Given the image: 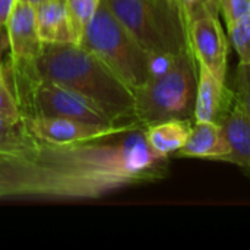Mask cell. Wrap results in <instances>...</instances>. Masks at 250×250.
Returning a JSON list of instances; mask_svg holds the SVG:
<instances>
[{
    "label": "cell",
    "instance_id": "603a6c76",
    "mask_svg": "<svg viewBox=\"0 0 250 250\" xmlns=\"http://www.w3.org/2000/svg\"><path fill=\"white\" fill-rule=\"evenodd\" d=\"M13 4H15V0H0V28H4Z\"/></svg>",
    "mask_w": 250,
    "mask_h": 250
},
{
    "label": "cell",
    "instance_id": "cb8c5ba5",
    "mask_svg": "<svg viewBox=\"0 0 250 250\" xmlns=\"http://www.w3.org/2000/svg\"><path fill=\"white\" fill-rule=\"evenodd\" d=\"M25 1H28V3H31L32 6H35V4H38V3H41L42 0H25Z\"/></svg>",
    "mask_w": 250,
    "mask_h": 250
},
{
    "label": "cell",
    "instance_id": "2e32d148",
    "mask_svg": "<svg viewBox=\"0 0 250 250\" xmlns=\"http://www.w3.org/2000/svg\"><path fill=\"white\" fill-rule=\"evenodd\" d=\"M37 144L38 141L28 133L23 119L18 123H12L0 117V154L25 151Z\"/></svg>",
    "mask_w": 250,
    "mask_h": 250
},
{
    "label": "cell",
    "instance_id": "4fadbf2b",
    "mask_svg": "<svg viewBox=\"0 0 250 250\" xmlns=\"http://www.w3.org/2000/svg\"><path fill=\"white\" fill-rule=\"evenodd\" d=\"M34 9L37 32L44 45L72 42L64 0H42Z\"/></svg>",
    "mask_w": 250,
    "mask_h": 250
},
{
    "label": "cell",
    "instance_id": "d6986e66",
    "mask_svg": "<svg viewBox=\"0 0 250 250\" xmlns=\"http://www.w3.org/2000/svg\"><path fill=\"white\" fill-rule=\"evenodd\" d=\"M234 94L237 100L245 105L246 111L250 116V64H240L237 66L234 75Z\"/></svg>",
    "mask_w": 250,
    "mask_h": 250
},
{
    "label": "cell",
    "instance_id": "30bf717a",
    "mask_svg": "<svg viewBox=\"0 0 250 250\" xmlns=\"http://www.w3.org/2000/svg\"><path fill=\"white\" fill-rule=\"evenodd\" d=\"M218 123L229 146L223 161L237 166L250 176V116L237 97Z\"/></svg>",
    "mask_w": 250,
    "mask_h": 250
},
{
    "label": "cell",
    "instance_id": "d4e9b609",
    "mask_svg": "<svg viewBox=\"0 0 250 250\" xmlns=\"http://www.w3.org/2000/svg\"><path fill=\"white\" fill-rule=\"evenodd\" d=\"M177 1H179V0H177ZM179 3H180V1H179Z\"/></svg>",
    "mask_w": 250,
    "mask_h": 250
},
{
    "label": "cell",
    "instance_id": "5b68a950",
    "mask_svg": "<svg viewBox=\"0 0 250 250\" xmlns=\"http://www.w3.org/2000/svg\"><path fill=\"white\" fill-rule=\"evenodd\" d=\"M79 45L101 60L132 91L146 83L154 73L151 56L103 0Z\"/></svg>",
    "mask_w": 250,
    "mask_h": 250
},
{
    "label": "cell",
    "instance_id": "ffe728a7",
    "mask_svg": "<svg viewBox=\"0 0 250 250\" xmlns=\"http://www.w3.org/2000/svg\"><path fill=\"white\" fill-rule=\"evenodd\" d=\"M218 9L226 23L250 13V0H218Z\"/></svg>",
    "mask_w": 250,
    "mask_h": 250
},
{
    "label": "cell",
    "instance_id": "52a82bcc",
    "mask_svg": "<svg viewBox=\"0 0 250 250\" xmlns=\"http://www.w3.org/2000/svg\"><path fill=\"white\" fill-rule=\"evenodd\" d=\"M23 105L28 108L25 116L67 117L95 125H117L85 98L47 81L38 79L31 86L23 97Z\"/></svg>",
    "mask_w": 250,
    "mask_h": 250
},
{
    "label": "cell",
    "instance_id": "44dd1931",
    "mask_svg": "<svg viewBox=\"0 0 250 250\" xmlns=\"http://www.w3.org/2000/svg\"><path fill=\"white\" fill-rule=\"evenodd\" d=\"M182 4V9L185 12L186 21L188 18L201 13V12H215L220 13L218 9V0H179Z\"/></svg>",
    "mask_w": 250,
    "mask_h": 250
},
{
    "label": "cell",
    "instance_id": "9c48e42d",
    "mask_svg": "<svg viewBox=\"0 0 250 250\" xmlns=\"http://www.w3.org/2000/svg\"><path fill=\"white\" fill-rule=\"evenodd\" d=\"M188 32L190 48L198 64L226 82L229 40L221 28L218 13L201 12L188 18Z\"/></svg>",
    "mask_w": 250,
    "mask_h": 250
},
{
    "label": "cell",
    "instance_id": "7a4b0ae2",
    "mask_svg": "<svg viewBox=\"0 0 250 250\" xmlns=\"http://www.w3.org/2000/svg\"><path fill=\"white\" fill-rule=\"evenodd\" d=\"M34 72L37 79L60 85L85 98L113 123L139 125L135 119L133 91L79 44L44 45Z\"/></svg>",
    "mask_w": 250,
    "mask_h": 250
},
{
    "label": "cell",
    "instance_id": "7c38bea8",
    "mask_svg": "<svg viewBox=\"0 0 250 250\" xmlns=\"http://www.w3.org/2000/svg\"><path fill=\"white\" fill-rule=\"evenodd\" d=\"M229 152L220 123L195 120L185 145L176 152L183 158H202L223 161Z\"/></svg>",
    "mask_w": 250,
    "mask_h": 250
},
{
    "label": "cell",
    "instance_id": "8992f818",
    "mask_svg": "<svg viewBox=\"0 0 250 250\" xmlns=\"http://www.w3.org/2000/svg\"><path fill=\"white\" fill-rule=\"evenodd\" d=\"M4 29L9 44L6 73L13 75L15 79L37 78L34 66L44 50V44L37 32L34 6L25 0H15Z\"/></svg>",
    "mask_w": 250,
    "mask_h": 250
},
{
    "label": "cell",
    "instance_id": "8fae6325",
    "mask_svg": "<svg viewBox=\"0 0 250 250\" xmlns=\"http://www.w3.org/2000/svg\"><path fill=\"white\" fill-rule=\"evenodd\" d=\"M234 100L236 94L227 86L226 82L215 78L204 66H199L195 120L218 123L221 117L229 111Z\"/></svg>",
    "mask_w": 250,
    "mask_h": 250
},
{
    "label": "cell",
    "instance_id": "e0dca14e",
    "mask_svg": "<svg viewBox=\"0 0 250 250\" xmlns=\"http://www.w3.org/2000/svg\"><path fill=\"white\" fill-rule=\"evenodd\" d=\"M229 38L236 50L240 64H250V13L226 23Z\"/></svg>",
    "mask_w": 250,
    "mask_h": 250
},
{
    "label": "cell",
    "instance_id": "5bb4252c",
    "mask_svg": "<svg viewBox=\"0 0 250 250\" xmlns=\"http://www.w3.org/2000/svg\"><path fill=\"white\" fill-rule=\"evenodd\" d=\"M192 125L193 122L186 120H167L149 125L144 127V132L148 144L155 152L170 157L185 145Z\"/></svg>",
    "mask_w": 250,
    "mask_h": 250
},
{
    "label": "cell",
    "instance_id": "7402d4cb",
    "mask_svg": "<svg viewBox=\"0 0 250 250\" xmlns=\"http://www.w3.org/2000/svg\"><path fill=\"white\" fill-rule=\"evenodd\" d=\"M9 44H7V35H6V29L0 28V79L6 81V64L3 62V53L7 51Z\"/></svg>",
    "mask_w": 250,
    "mask_h": 250
},
{
    "label": "cell",
    "instance_id": "3957f363",
    "mask_svg": "<svg viewBox=\"0 0 250 250\" xmlns=\"http://www.w3.org/2000/svg\"><path fill=\"white\" fill-rule=\"evenodd\" d=\"M199 64L192 50L154 69L151 78L133 91L135 119L146 127L167 120L195 122Z\"/></svg>",
    "mask_w": 250,
    "mask_h": 250
},
{
    "label": "cell",
    "instance_id": "9a60e30c",
    "mask_svg": "<svg viewBox=\"0 0 250 250\" xmlns=\"http://www.w3.org/2000/svg\"><path fill=\"white\" fill-rule=\"evenodd\" d=\"M101 0H64L66 15L72 34V42L79 44L82 35L97 13Z\"/></svg>",
    "mask_w": 250,
    "mask_h": 250
},
{
    "label": "cell",
    "instance_id": "6da1fadb",
    "mask_svg": "<svg viewBox=\"0 0 250 250\" xmlns=\"http://www.w3.org/2000/svg\"><path fill=\"white\" fill-rule=\"evenodd\" d=\"M79 145L35 146L0 154V201L97 199L113 190L146 183L154 155L142 135L123 132Z\"/></svg>",
    "mask_w": 250,
    "mask_h": 250
},
{
    "label": "cell",
    "instance_id": "277c9868",
    "mask_svg": "<svg viewBox=\"0 0 250 250\" xmlns=\"http://www.w3.org/2000/svg\"><path fill=\"white\" fill-rule=\"evenodd\" d=\"M152 62H167L190 48L188 21L177 0H103Z\"/></svg>",
    "mask_w": 250,
    "mask_h": 250
},
{
    "label": "cell",
    "instance_id": "ac0fdd59",
    "mask_svg": "<svg viewBox=\"0 0 250 250\" xmlns=\"http://www.w3.org/2000/svg\"><path fill=\"white\" fill-rule=\"evenodd\" d=\"M0 117L12 123H18L23 119L19 103L4 79H0Z\"/></svg>",
    "mask_w": 250,
    "mask_h": 250
},
{
    "label": "cell",
    "instance_id": "ba28073f",
    "mask_svg": "<svg viewBox=\"0 0 250 250\" xmlns=\"http://www.w3.org/2000/svg\"><path fill=\"white\" fill-rule=\"evenodd\" d=\"M23 125L34 139L48 145H79L110 138L133 127H142L136 123L95 125L67 117L48 116H23Z\"/></svg>",
    "mask_w": 250,
    "mask_h": 250
}]
</instances>
